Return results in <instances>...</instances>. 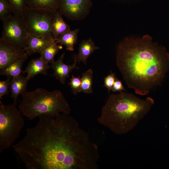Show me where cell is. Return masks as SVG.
<instances>
[{"instance_id":"5","label":"cell","mask_w":169,"mask_h":169,"mask_svg":"<svg viewBox=\"0 0 169 169\" xmlns=\"http://www.w3.org/2000/svg\"><path fill=\"white\" fill-rule=\"evenodd\" d=\"M16 104L0 100V153L13 145L24 126L25 121Z\"/></svg>"},{"instance_id":"13","label":"cell","mask_w":169,"mask_h":169,"mask_svg":"<svg viewBox=\"0 0 169 169\" xmlns=\"http://www.w3.org/2000/svg\"><path fill=\"white\" fill-rule=\"evenodd\" d=\"M99 49V47L95 45L91 38L84 40L79 44L78 53L75 55L74 58L76 59L77 63L81 61L86 65L88 58L95 51Z\"/></svg>"},{"instance_id":"12","label":"cell","mask_w":169,"mask_h":169,"mask_svg":"<svg viewBox=\"0 0 169 169\" xmlns=\"http://www.w3.org/2000/svg\"><path fill=\"white\" fill-rule=\"evenodd\" d=\"M29 80L26 77L21 74L12 78L10 84L9 90L11 97L13 99V103L16 104L18 96L26 91Z\"/></svg>"},{"instance_id":"17","label":"cell","mask_w":169,"mask_h":169,"mask_svg":"<svg viewBox=\"0 0 169 169\" xmlns=\"http://www.w3.org/2000/svg\"><path fill=\"white\" fill-rule=\"evenodd\" d=\"M28 55L15 60L6 68L0 70V75L12 78L21 74L22 73H23L24 71L22 70V66L24 62L27 59Z\"/></svg>"},{"instance_id":"11","label":"cell","mask_w":169,"mask_h":169,"mask_svg":"<svg viewBox=\"0 0 169 169\" xmlns=\"http://www.w3.org/2000/svg\"><path fill=\"white\" fill-rule=\"evenodd\" d=\"M48 64L43 60L40 57L32 59L28 63L23 73H27L26 77L29 80L39 74L46 75L47 71L50 67Z\"/></svg>"},{"instance_id":"8","label":"cell","mask_w":169,"mask_h":169,"mask_svg":"<svg viewBox=\"0 0 169 169\" xmlns=\"http://www.w3.org/2000/svg\"><path fill=\"white\" fill-rule=\"evenodd\" d=\"M92 6L91 0H60L58 10L69 20H81L88 16Z\"/></svg>"},{"instance_id":"14","label":"cell","mask_w":169,"mask_h":169,"mask_svg":"<svg viewBox=\"0 0 169 169\" xmlns=\"http://www.w3.org/2000/svg\"><path fill=\"white\" fill-rule=\"evenodd\" d=\"M55 42L28 33L26 39V52L29 55L38 52L48 44Z\"/></svg>"},{"instance_id":"10","label":"cell","mask_w":169,"mask_h":169,"mask_svg":"<svg viewBox=\"0 0 169 169\" xmlns=\"http://www.w3.org/2000/svg\"><path fill=\"white\" fill-rule=\"evenodd\" d=\"M65 53L61 55L59 59L51 64L50 67L54 71L51 75L59 81L62 84L65 83L66 79L69 77L70 73L74 69H78L76 65L77 61L74 58V62L71 65L65 64L63 62Z\"/></svg>"},{"instance_id":"19","label":"cell","mask_w":169,"mask_h":169,"mask_svg":"<svg viewBox=\"0 0 169 169\" xmlns=\"http://www.w3.org/2000/svg\"><path fill=\"white\" fill-rule=\"evenodd\" d=\"M60 0H26L28 7L42 8L55 11L58 9Z\"/></svg>"},{"instance_id":"18","label":"cell","mask_w":169,"mask_h":169,"mask_svg":"<svg viewBox=\"0 0 169 169\" xmlns=\"http://www.w3.org/2000/svg\"><path fill=\"white\" fill-rule=\"evenodd\" d=\"M62 48V45L56 44L54 42L48 44L38 53L40 54V57L43 60L51 64L54 61L55 55Z\"/></svg>"},{"instance_id":"15","label":"cell","mask_w":169,"mask_h":169,"mask_svg":"<svg viewBox=\"0 0 169 169\" xmlns=\"http://www.w3.org/2000/svg\"><path fill=\"white\" fill-rule=\"evenodd\" d=\"M79 29L76 28L74 30H69L60 35L55 38V43L64 45L67 50L73 51L78 40V35Z\"/></svg>"},{"instance_id":"24","label":"cell","mask_w":169,"mask_h":169,"mask_svg":"<svg viewBox=\"0 0 169 169\" xmlns=\"http://www.w3.org/2000/svg\"><path fill=\"white\" fill-rule=\"evenodd\" d=\"M12 78L7 77V79L0 81V98L2 99L3 96L8 95L9 90Z\"/></svg>"},{"instance_id":"25","label":"cell","mask_w":169,"mask_h":169,"mask_svg":"<svg viewBox=\"0 0 169 169\" xmlns=\"http://www.w3.org/2000/svg\"><path fill=\"white\" fill-rule=\"evenodd\" d=\"M116 79L115 73L111 72L104 78V86L106 87L110 92Z\"/></svg>"},{"instance_id":"9","label":"cell","mask_w":169,"mask_h":169,"mask_svg":"<svg viewBox=\"0 0 169 169\" xmlns=\"http://www.w3.org/2000/svg\"><path fill=\"white\" fill-rule=\"evenodd\" d=\"M28 55L19 46L0 39V69H5L15 60Z\"/></svg>"},{"instance_id":"20","label":"cell","mask_w":169,"mask_h":169,"mask_svg":"<svg viewBox=\"0 0 169 169\" xmlns=\"http://www.w3.org/2000/svg\"><path fill=\"white\" fill-rule=\"evenodd\" d=\"M93 71L89 69L83 73L81 77V90L85 93L90 94L93 93Z\"/></svg>"},{"instance_id":"21","label":"cell","mask_w":169,"mask_h":169,"mask_svg":"<svg viewBox=\"0 0 169 169\" xmlns=\"http://www.w3.org/2000/svg\"><path fill=\"white\" fill-rule=\"evenodd\" d=\"M13 8L10 0H0V19L5 20L13 14Z\"/></svg>"},{"instance_id":"6","label":"cell","mask_w":169,"mask_h":169,"mask_svg":"<svg viewBox=\"0 0 169 169\" xmlns=\"http://www.w3.org/2000/svg\"><path fill=\"white\" fill-rule=\"evenodd\" d=\"M56 11L27 7L21 11V14L28 33L50 41H54L51 27Z\"/></svg>"},{"instance_id":"26","label":"cell","mask_w":169,"mask_h":169,"mask_svg":"<svg viewBox=\"0 0 169 169\" xmlns=\"http://www.w3.org/2000/svg\"><path fill=\"white\" fill-rule=\"evenodd\" d=\"M111 90L113 92H121L125 91L122 82L118 79H116L115 82Z\"/></svg>"},{"instance_id":"4","label":"cell","mask_w":169,"mask_h":169,"mask_svg":"<svg viewBox=\"0 0 169 169\" xmlns=\"http://www.w3.org/2000/svg\"><path fill=\"white\" fill-rule=\"evenodd\" d=\"M21 95L18 109L22 115L30 120L42 115H69L71 111L63 94L59 90L49 91L38 88L33 91H26Z\"/></svg>"},{"instance_id":"3","label":"cell","mask_w":169,"mask_h":169,"mask_svg":"<svg viewBox=\"0 0 169 169\" xmlns=\"http://www.w3.org/2000/svg\"><path fill=\"white\" fill-rule=\"evenodd\" d=\"M154 104L150 97L142 99L123 91L111 94L102 107L97 120L116 134H126L135 128Z\"/></svg>"},{"instance_id":"16","label":"cell","mask_w":169,"mask_h":169,"mask_svg":"<svg viewBox=\"0 0 169 169\" xmlns=\"http://www.w3.org/2000/svg\"><path fill=\"white\" fill-rule=\"evenodd\" d=\"M62 16L58 10H57L52 22L51 30L55 38L70 30V26L65 22Z\"/></svg>"},{"instance_id":"1","label":"cell","mask_w":169,"mask_h":169,"mask_svg":"<svg viewBox=\"0 0 169 169\" xmlns=\"http://www.w3.org/2000/svg\"><path fill=\"white\" fill-rule=\"evenodd\" d=\"M36 125L13 147L28 169H92L97 161V145L69 115L38 117Z\"/></svg>"},{"instance_id":"7","label":"cell","mask_w":169,"mask_h":169,"mask_svg":"<svg viewBox=\"0 0 169 169\" xmlns=\"http://www.w3.org/2000/svg\"><path fill=\"white\" fill-rule=\"evenodd\" d=\"M3 22L1 39L17 44L25 50L28 32L21 14H13Z\"/></svg>"},{"instance_id":"23","label":"cell","mask_w":169,"mask_h":169,"mask_svg":"<svg viewBox=\"0 0 169 169\" xmlns=\"http://www.w3.org/2000/svg\"><path fill=\"white\" fill-rule=\"evenodd\" d=\"M10 0L13 8V14H21V11L28 7L26 0Z\"/></svg>"},{"instance_id":"22","label":"cell","mask_w":169,"mask_h":169,"mask_svg":"<svg viewBox=\"0 0 169 169\" xmlns=\"http://www.w3.org/2000/svg\"><path fill=\"white\" fill-rule=\"evenodd\" d=\"M70 86L72 92L74 95L81 92V77L80 76L76 77L72 75L70 82L68 83Z\"/></svg>"},{"instance_id":"2","label":"cell","mask_w":169,"mask_h":169,"mask_svg":"<svg viewBox=\"0 0 169 169\" xmlns=\"http://www.w3.org/2000/svg\"><path fill=\"white\" fill-rule=\"evenodd\" d=\"M116 60L128 87L141 96L161 84L169 70V53L148 34L125 38L117 46Z\"/></svg>"}]
</instances>
